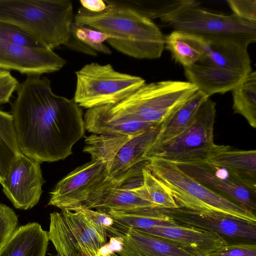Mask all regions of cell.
<instances>
[{
	"mask_svg": "<svg viewBox=\"0 0 256 256\" xmlns=\"http://www.w3.org/2000/svg\"><path fill=\"white\" fill-rule=\"evenodd\" d=\"M50 241L60 256H98L106 244L103 235L80 212L62 210L50 214Z\"/></svg>",
	"mask_w": 256,
	"mask_h": 256,
	"instance_id": "9",
	"label": "cell"
},
{
	"mask_svg": "<svg viewBox=\"0 0 256 256\" xmlns=\"http://www.w3.org/2000/svg\"><path fill=\"white\" fill-rule=\"evenodd\" d=\"M69 0H0V20L24 30L46 48L66 46L74 20Z\"/></svg>",
	"mask_w": 256,
	"mask_h": 256,
	"instance_id": "3",
	"label": "cell"
},
{
	"mask_svg": "<svg viewBox=\"0 0 256 256\" xmlns=\"http://www.w3.org/2000/svg\"><path fill=\"white\" fill-rule=\"evenodd\" d=\"M173 163L208 188L255 213L256 192L232 178L224 168L216 166L206 160Z\"/></svg>",
	"mask_w": 256,
	"mask_h": 256,
	"instance_id": "12",
	"label": "cell"
},
{
	"mask_svg": "<svg viewBox=\"0 0 256 256\" xmlns=\"http://www.w3.org/2000/svg\"><path fill=\"white\" fill-rule=\"evenodd\" d=\"M48 232L36 222L18 227L0 250V256H46Z\"/></svg>",
	"mask_w": 256,
	"mask_h": 256,
	"instance_id": "23",
	"label": "cell"
},
{
	"mask_svg": "<svg viewBox=\"0 0 256 256\" xmlns=\"http://www.w3.org/2000/svg\"><path fill=\"white\" fill-rule=\"evenodd\" d=\"M204 40V54L198 63L228 70L244 76L252 71L248 45L230 40Z\"/></svg>",
	"mask_w": 256,
	"mask_h": 256,
	"instance_id": "20",
	"label": "cell"
},
{
	"mask_svg": "<svg viewBox=\"0 0 256 256\" xmlns=\"http://www.w3.org/2000/svg\"><path fill=\"white\" fill-rule=\"evenodd\" d=\"M119 229L133 228L140 232L156 226L179 225L160 208H147L106 212Z\"/></svg>",
	"mask_w": 256,
	"mask_h": 256,
	"instance_id": "24",
	"label": "cell"
},
{
	"mask_svg": "<svg viewBox=\"0 0 256 256\" xmlns=\"http://www.w3.org/2000/svg\"><path fill=\"white\" fill-rule=\"evenodd\" d=\"M142 182L134 190L156 208L174 209L178 208L168 187L146 167L142 170Z\"/></svg>",
	"mask_w": 256,
	"mask_h": 256,
	"instance_id": "30",
	"label": "cell"
},
{
	"mask_svg": "<svg viewBox=\"0 0 256 256\" xmlns=\"http://www.w3.org/2000/svg\"><path fill=\"white\" fill-rule=\"evenodd\" d=\"M104 1L106 7L100 12H91L80 7L74 22L108 34L109 44L128 56L160 58L164 47V36L152 20L116 0Z\"/></svg>",
	"mask_w": 256,
	"mask_h": 256,
	"instance_id": "2",
	"label": "cell"
},
{
	"mask_svg": "<svg viewBox=\"0 0 256 256\" xmlns=\"http://www.w3.org/2000/svg\"><path fill=\"white\" fill-rule=\"evenodd\" d=\"M107 232L118 240L119 248L114 252L119 256H195L164 238L135 229L113 226Z\"/></svg>",
	"mask_w": 256,
	"mask_h": 256,
	"instance_id": "16",
	"label": "cell"
},
{
	"mask_svg": "<svg viewBox=\"0 0 256 256\" xmlns=\"http://www.w3.org/2000/svg\"><path fill=\"white\" fill-rule=\"evenodd\" d=\"M160 128V125L130 139L116 154L108 172V177L116 178L142 172L148 163L144 155L155 141Z\"/></svg>",
	"mask_w": 256,
	"mask_h": 256,
	"instance_id": "21",
	"label": "cell"
},
{
	"mask_svg": "<svg viewBox=\"0 0 256 256\" xmlns=\"http://www.w3.org/2000/svg\"><path fill=\"white\" fill-rule=\"evenodd\" d=\"M18 216L10 208L0 203V250L18 228Z\"/></svg>",
	"mask_w": 256,
	"mask_h": 256,
	"instance_id": "33",
	"label": "cell"
},
{
	"mask_svg": "<svg viewBox=\"0 0 256 256\" xmlns=\"http://www.w3.org/2000/svg\"><path fill=\"white\" fill-rule=\"evenodd\" d=\"M206 160L224 168L232 178L256 192V150H240L214 144Z\"/></svg>",
	"mask_w": 256,
	"mask_h": 256,
	"instance_id": "18",
	"label": "cell"
},
{
	"mask_svg": "<svg viewBox=\"0 0 256 256\" xmlns=\"http://www.w3.org/2000/svg\"><path fill=\"white\" fill-rule=\"evenodd\" d=\"M72 212L82 214L105 236H107V230L114 226L113 219L106 213L84 206L76 208Z\"/></svg>",
	"mask_w": 256,
	"mask_h": 256,
	"instance_id": "34",
	"label": "cell"
},
{
	"mask_svg": "<svg viewBox=\"0 0 256 256\" xmlns=\"http://www.w3.org/2000/svg\"><path fill=\"white\" fill-rule=\"evenodd\" d=\"M108 176L104 164L92 159L58 182L50 192L48 205L73 211L81 206Z\"/></svg>",
	"mask_w": 256,
	"mask_h": 256,
	"instance_id": "11",
	"label": "cell"
},
{
	"mask_svg": "<svg viewBox=\"0 0 256 256\" xmlns=\"http://www.w3.org/2000/svg\"><path fill=\"white\" fill-rule=\"evenodd\" d=\"M40 164L22 154L10 166L2 185L14 208L26 210L39 202L45 182Z\"/></svg>",
	"mask_w": 256,
	"mask_h": 256,
	"instance_id": "14",
	"label": "cell"
},
{
	"mask_svg": "<svg viewBox=\"0 0 256 256\" xmlns=\"http://www.w3.org/2000/svg\"><path fill=\"white\" fill-rule=\"evenodd\" d=\"M100 256H119L116 252L114 251H109L107 252H101Z\"/></svg>",
	"mask_w": 256,
	"mask_h": 256,
	"instance_id": "40",
	"label": "cell"
},
{
	"mask_svg": "<svg viewBox=\"0 0 256 256\" xmlns=\"http://www.w3.org/2000/svg\"><path fill=\"white\" fill-rule=\"evenodd\" d=\"M66 60L49 48L34 49L0 42V68L28 75L50 73L62 69Z\"/></svg>",
	"mask_w": 256,
	"mask_h": 256,
	"instance_id": "15",
	"label": "cell"
},
{
	"mask_svg": "<svg viewBox=\"0 0 256 256\" xmlns=\"http://www.w3.org/2000/svg\"><path fill=\"white\" fill-rule=\"evenodd\" d=\"M164 46L184 68L198 62L204 54L202 38L178 30H174L164 36Z\"/></svg>",
	"mask_w": 256,
	"mask_h": 256,
	"instance_id": "26",
	"label": "cell"
},
{
	"mask_svg": "<svg viewBox=\"0 0 256 256\" xmlns=\"http://www.w3.org/2000/svg\"><path fill=\"white\" fill-rule=\"evenodd\" d=\"M133 136L93 134L85 139L83 152L89 154L92 159L102 162L108 172L118 150Z\"/></svg>",
	"mask_w": 256,
	"mask_h": 256,
	"instance_id": "28",
	"label": "cell"
},
{
	"mask_svg": "<svg viewBox=\"0 0 256 256\" xmlns=\"http://www.w3.org/2000/svg\"><path fill=\"white\" fill-rule=\"evenodd\" d=\"M210 96L198 90L160 124L158 134L150 146L166 142L186 130L194 120L201 105Z\"/></svg>",
	"mask_w": 256,
	"mask_h": 256,
	"instance_id": "25",
	"label": "cell"
},
{
	"mask_svg": "<svg viewBox=\"0 0 256 256\" xmlns=\"http://www.w3.org/2000/svg\"><path fill=\"white\" fill-rule=\"evenodd\" d=\"M0 42L18 44L31 48H48L34 36L20 27L0 20Z\"/></svg>",
	"mask_w": 256,
	"mask_h": 256,
	"instance_id": "32",
	"label": "cell"
},
{
	"mask_svg": "<svg viewBox=\"0 0 256 256\" xmlns=\"http://www.w3.org/2000/svg\"><path fill=\"white\" fill-rule=\"evenodd\" d=\"M161 210L178 224L216 234L228 244L256 242V222L220 212H196L180 207Z\"/></svg>",
	"mask_w": 256,
	"mask_h": 256,
	"instance_id": "10",
	"label": "cell"
},
{
	"mask_svg": "<svg viewBox=\"0 0 256 256\" xmlns=\"http://www.w3.org/2000/svg\"><path fill=\"white\" fill-rule=\"evenodd\" d=\"M146 168L169 188L178 207L202 212H216L256 222L255 213L214 192L192 178L172 162L148 158Z\"/></svg>",
	"mask_w": 256,
	"mask_h": 256,
	"instance_id": "5",
	"label": "cell"
},
{
	"mask_svg": "<svg viewBox=\"0 0 256 256\" xmlns=\"http://www.w3.org/2000/svg\"><path fill=\"white\" fill-rule=\"evenodd\" d=\"M55 256H58V254H56Z\"/></svg>",
	"mask_w": 256,
	"mask_h": 256,
	"instance_id": "41",
	"label": "cell"
},
{
	"mask_svg": "<svg viewBox=\"0 0 256 256\" xmlns=\"http://www.w3.org/2000/svg\"><path fill=\"white\" fill-rule=\"evenodd\" d=\"M16 92L12 114L22 154L40 163L72 154L85 134L82 108L74 98L55 94L41 75H28Z\"/></svg>",
	"mask_w": 256,
	"mask_h": 256,
	"instance_id": "1",
	"label": "cell"
},
{
	"mask_svg": "<svg viewBox=\"0 0 256 256\" xmlns=\"http://www.w3.org/2000/svg\"><path fill=\"white\" fill-rule=\"evenodd\" d=\"M210 256H256V245L250 242L228 244Z\"/></svg>",
	"mask_w": 256,
	"mask_h": 256,
	"instance_id": "36",
	"label": "cell"
},
{
	"mask_svg": "<svg viewBox=\"0 0 256 256\" xmlns=\"http://www.w3.org/2000/svg\"><path fill=\"white\" fill-rule=\"evenodd\" d=\"M73 98L81 107L88 109L115 104L146 83L142 78L116 70L110 64H86L75 72Z\"/></svg>",
	"mask_w": 256,
	"mask_h": 256,
	"instance_id": "7",
	"label": "cell"
},
{
	"mask_svg": "<svg viewBox=\"0 0 256 256\" xmlns=\"http://www.w3.org/2000/svg\"><path fill=\"white\" fill-rule=\"evenodd\" d=\"M184 70L188 82L208 96L232 90L245 76L228 70L198 62L184 68Z\"/></svg>",
	"mask_w": 256,
	"mask_h": 256,
	"instance_id": "22",
	"label": "cell"
},
{
	"mask_svg": "<svg viewBox=\"0 0 256 256\" xmlns=\"http://www.w3.org/2000/svg\"><path fill=\"white\" fill-rule=\"evenodd\" d=\"M84 120L85 130L96 134L135 136L160 126L138 122L114 112L110 104L87 109Z\"/></svg>",
	"mask_w": 256,
	"mask_h": 256,
	"instance_id": "19",
	"label": "cell"
},
{
	"mask_svg": "<svg viewBox=\"0 0 256 256\" xmlns=\"http://www.w3.org/2000/svg\"><path fill=\"white\" fill-rule=\"evenodd\" d=\"M234 14L244 20L256 24V0H227Z\"/></svg>",
	"mask_w": 256,
	"mask_h": 256,
	"instance_id": "35",
	"label": "cell"
},
{
	"mask_svg": "<svg viewBox=\"0 0 256 256\" xmlns=\"http://www.w3.org/2000/svg\"><path fill=\"white\" fill-rule=\"evenodd\" d=\"M70 34L96 52L107 54H112L111 50L104 44L110 36L104 32L73 22L70 26Z\"/></svg>",
	"mask_w": 256,
	"mask_h": 256,
	"instance_id": "31",
	"label": "cell"
},
{
	"mask_svg": "<svg viewBox=\"0 0 256 256\" xmlns=\"http://www.w3.org/2000/svg\"><path fill=\"white\" fill-rule=\"evenodd\" d=\"M20 84L10 70L0 68V104L10 102L13 93L17 90Z\"/></svg>",
	"mask_w": 256,
	"mask_h": 256,
	"instance_id": "37",
	"label": "cell"
},
{
	"mask_svg": "<svg viewBox=\"0 0 256 256\" xmlns=\"http://www.w3.org/2000/svg\"><path fill=\"white\" fill-rule=\"evenodd\" d=\"M69 48L90 56H96L97 52L91 49L79 40L70 35L69 40L65 46Z\"/></svg>",
	"mask_w": 256,
	"mask_h": 256,
	"instance_id": "38",
	"label": "cell"
},
{
	"mask_svg": "<svg viewBox=\"0 0 256 256\" xmlns=\"http://www.w3.org/2000/svg\"><path fill=\"white\" fill-rule=\"evenodd\" d=\"M188 82L145 83L111 109L140 122L160 124L198 90Z\"/></svg>",
	"mask_w": 256,
	"mask_h": 256,
	"instance_id": "6",
	"label": "cell"
},
{
	"mask_svg": "<svg viewBox=\"0 0 256 256\" xmlns=\"http://www.w3.org/2000/svg\"><path fill=\"white\" fill-rule=\"evenodd\" d=\"M22 154L20 150L13 116L0 109V184H2L8 170Z\"/></svg>",
	"mask_w": 256,
	"mask_h": 256,
	"instance_id": "27",
	"label": "cell"
},
{
	"mask_svg": "<svg viewBox=\"0 0 256 256\" xmlns=\"http://www.w3.org/2000/svg\"><path fill=\"white\" fill-rule=\"evenodd\" d=\"M142 232L164 238L195 256H210L228 244L223 238L216 234L180 224L156 226Z\"/></svg>",
	"mask_w": 256,
	"mask_h": 256,
	"instance_id": "17",
	"label": "cell"
},
{
	"mask_svg": "<svg viewBox=\"0 0 256 256\" xmlns=\"http://www.w3.org/2000/svg\"><path fill=\"white\" fill-rule=\"evenodd\" d=\"M216 117V103L210 98L200 106L192 124L171 140L150 146L144 155L172 162L206 160L214 144V128Z\"/></svg>",
	"mask_w": 256,
	"mask_h": 256,
	"instance_id": "8",
	"label": "cell"
},
{
	"mask_svg": "<svg viewBox=\"0 0 256 256\" xmlns=\"http://www.w3.org/2000/svg\"><path fill=\"white\" fill-rule=\"evenodd\" d=\"M193 0L167 2L157 18L174 30L188 32L205 40H230L248 46L256 41V24L234 14L212 12Z\"/></svg>",
	"mask_w": 256,
	"mask_h": 256,
	"instance_id": "4",
	"label": "cell"
},
{
	"mask_svg": "<svg viewBox=\"0 0 256 256\" xmlns=\"http://www.w3.org/2000/svg\"><path fill=\"white\" fill-rule=\"evenodd\" d=\"M142 180V174H126L116 178L108 176L80 206L106 213L147 208H156L134 190Z\"/></svg>",
	"mask_w": 256,
	"mask_h": 256,
	"instance_id": "13",
	"label": "cell"
},
{
	"mask_svg": "<svg viewBox=\"0 0 256 256\" xmlns=\"http://www.w3.org/2000/svg\"><path fill=\"white\" fill-rule=\"evenodd\" d=\"M80 2L82 7L91 12H100L106 7L104 0H81Z\"/></svg>",
	"mask_w": 256,
	"mask_h": 256,
	"instance_id": "39",
	"label": "cell"
},
{
	"mask_svg": "<svg viewBox=\"0 0 256 256\" xmlns=\"http://www.w3.org/2000/svg\"><path fill=\"white\" fill-rule=\"evenodd\" d=\"M232 91L234 112L256 128V72H250Z\"/></svg>",
	"mask_w": 256,
	"mask_h": 256,
	"instance_id": "29",
	"label": "cell"
}]
</instances>
